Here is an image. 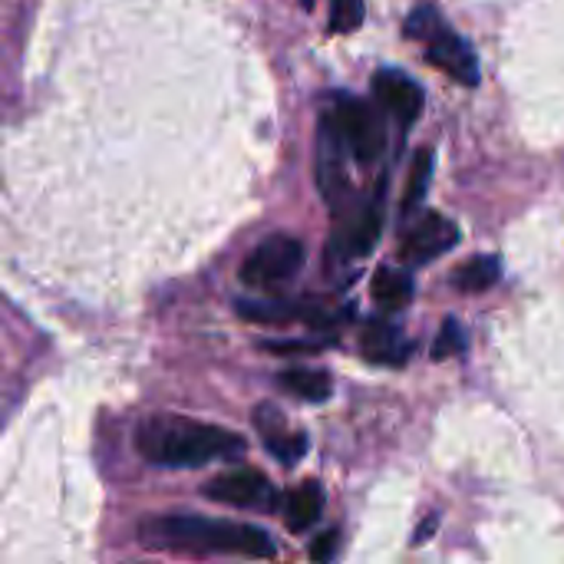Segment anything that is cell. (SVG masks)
Segmentation results:
<instances>
[{
    "label": "cell",
    "mask_w": 564,
    "mask_h": 564,
    "mask_svg": "<svg viewBox=\"0 0 564 564\" xmlns=\"http://www.w3.org/2000/svg\"><path fill=\"white\" fill-rule=\"evenodd\" d=\"M261 347L274 357H304V354L321 350L324 340H264Z\"/></svg>",
    "instance_id": "ffe728a7"
},
{
    "label": "cell",
    "mask_w": 564,
    "mask_h": 564,
    "mask_svg": "<svg viewBox=\"0 0 564 564\" xmlns=\"http://www.w3.org/2000/svg\"><path fill=\"white\" fill-rule=\"evenodd\" d=\"M135 446L149 463L169 466V469H198L208 463L238 459L248 449L245 436H238L225 426H212V423H198V420H185V416L145 420L139 426Z\"/></svg>",
    "instance_id": "7a4b0ae2"
},
{
    "label": "cell",
    "mask_w": 564,
    "mask_h": 564,
    "mask_svg": "<svg viewBox=\"0 0 564 564\" xmlns=\"http://www.w3.org/2000/svg\"><path fill=\"white\" fill-rule=\"evenodd\" d=\"M367 17L364 0H330V30L334 33H354Z\"/></svg>",
    "instance_id": "ac0fdd59"
},
{
    "label": "cell",
    "mask_w": 564,
    "mask_h": 564,
    "mask_svg": "<svg viewBox=\"0 0 564 564\" xmlns=\"http://www.w3.org/2000/svg\"><path fill=\"white\" fill-rule=\"evenodd\" d=\"M254 430L261 433V443L264 449L281 463V466H294L301 463V456L307 453V436L291 430L284 423V416L271 406V403H261L254 410Z\"/></svg>",
    "instance_id": "8fae6325"
},
{
    "label": "cell",
    "mask_w": 564,
    "mask_h": 564,
    "mask_svg": "<svg viewBox=\"0 0 564 564\" xmlns=\"http://www.w3.org/2000/svg\"><path fill=\"white\" fill-rule=\"evenodd\" d=\"M205 496L212 502H221V506H231V509H274V502H278L274 486L258 469L221 473L205 486Z\"/></svg>",
    "instance_id": "52a82bcc"
},
{
    "label": "cell",
    "mask_w": 564,
    "mask_h": 564,
    "mask_svg": "<svg viewBox=\"0 0 564 564\" xmlns=\"http://www.w3.org/2000/svg\"><path fill=\"white\" fill-rule=\"evenodd\" d=\"M304 268V245L291 235H271L264 238L241 264V281L248 288L274 291L288 281H294Z\"/></svg>",
    "instance_id": "5b68a950"
},
{
    "label": "cell",
    "mask_w": 564,
    "mask_h": 564,
    "mask_svg": "<svg viewBox=\"0 0 564 564\" xmlns=\"http://www.w3.org/2000/svg\"><path fill=\"white\" fill-rule=\"evenodd\" d=\"M430 175H433V152H420L413 159L410 182H406V192H403V215H413L423 205L426 188H430Z\"/></svg>",
    "instance_id": "e0dca14e"
},
{
    "label": "cell",
    "mask_w": 564,
    "mask_h": 564,
    "mask_svg": "<svg viewBox=\"0 0 564 564\" xmlns=\"http://www.w3.org/2000/svg\"><path fill=\"white\" fill-rule=\"evenodd\" d=\"M373 93L403 129H410L423 112V86L400 69H380L373 79Z\"/></svg>",
    "instance_id": "30bf717a"
},
{
    "label": "cell",
    "mask_w": 564,
    "mask_h": 564,
    "mask_svg": "<svg viewBox=\"0 0 564 564\" xmlns=\"http://www.w3.org/2000/svg\"><path fill=\"white\" fill-rule=\"evenodd\" d=\"M383 228V208L380 198H364L357 205H344L337 212V225H334V238H330V254L340 261H357L364 254H370V248L377 245Z\"/></svg>",
    "instance_id": "8992f818"
},
{
    "label": "cell",
    "mask_w": 564,
    "mask_h": 564,
    "mask_svg": "<svg viewBox=\"0 0 564 564\" xmlns=\"http://www.w3.org/2000/svg\"><path fill=\"white\" fill-rule=\"evenodd\" d=\"M360 350L377 367H400V364L410 360L413 344L406 340V334L400 327H393L387 321H370L360 330Z\"/></svg>",
    "instance_id": "7c38bea8"
},
{
    "label": "cell",
    "mask_w": 564,
    "mask_h": 564,
    "mask_svg": "<svg viewBox=\"0 0 564 564\" xmlns=\"http://www.w3.org/2000/svg\"><path fill=\"white\" fill-rule=\"evenodd\" d=\"M337 532L330 529V532H324V535H317L314 542H311V558L314 564H330L334 562V555H337Z\"/></svg>",
    "instance_id": "44dd1931"
},
{
    "label": "cell",
    "mask_w": 564,
    "mask_h": 564,
    "mask_svg": "<svg viewBox=\"0 0 564 564\" xmlns=\"http://www.w3.org/2000/svg\"><path fill=\"white\" fill-rule=\"evenodd\" d=\"M466 350V334L456 321H446L433 340V360H446V357H459Z\"/></svg>",
    "instance_id": "d6986e66"
},
{
    "label": "cell",
    "mask_w": 564,
    "mask_h": 564,
    "mask_svg": "<svg viewBox=\"0 0 564 564\" xmlns=\"http://www.w3.org/2000/svg\"><path fill=\"white\" fill-rule=\"evenodd\" d=\"M139 542L145 549L188 552V555H241V558H274V539L245 522L202 519V516H159L139 525Z\"/></svg>",
    "instance_id": "6da1fadb"
},
{
    "label": "cell",
    "mask_w": 564,
    "mask_h": 564,
    "mask_svg": "<svg viewBox=\"0 0 564 564\" xmlns=\"http://www.w3.org/2000/svg\"><path fill=\"white\" fill-rule=\"evenodd\" d=\"M347 155H350V149L344 145L337 129L327 119H321V132H317V185H321L324 198L334 208H344V198H347Z\"/></svg>",
    "instance_id": "9c48e42d"
},
{
    "label": "cell",
    "mask_w": 564,
    "mask_h": 564,
    "mask_svg": "<svg viewBox=\"0 0 564 564\" xmlns=\"http://www.w3.org/2000/svg\"><path fill=\"white\" fill-rule=\"evenodd\" d=\"M321 516H324V489H321V482L307 479L288 496L284 525H288V532H307L311 525H317Z\"/></svg>",
    "instance_id": "4fadbf2b"
},
{
    "label": "cell",
    "mask_w": 564,
    "mask_h": 564,
    "mask_svg": "<svg viewBox=\"0 0 564 564\" xmlns=\"http://www.w3.org/2000/svg\"><path fill=\"white\" fill-rule=\"evenodd\" d=\"M459 241V228L456 221L443 218L440 212H426L400 241V258L406 264H430L440 254H446L449 248H456Z\"/></svg>",
    "instance_id": "ba28073f"
},
{
    "label": "cell",
    "mask_w": 564,
    "mask_h": 564,
    "mask_svg": "<svg viewBox=\"0 0 564 564\" xmlns=\"http://www.w3.org/2000/svg\"><path fill=\"white\" fill-rule=\"evenodd\" d=\"M278 387H281L284 393L304 400V403H324V400H330V393H334V383H330V377H327L324 370H304V367L284 370V373L278 377Z\"/></svg>",
    "instance_id": "9a60e30c"
},
{
    "label": "cell",
    "mask_w": 564,
    "mask_h": 564,
    "mask_svg": "<svg viewBox=\"0 0 564 564\" xmlns=\"http://www.w3.org/2000/svg\"><path fill=\"white\" fill-rule=\"evenodd\" d=\"M499 278H502V264H499V258H496V254H479V258H469L466 264H459V268H456L453 284H456V291L482 294V291H489Z\"/></svg>",
    "instance_id": "2e32d148"
},
{
    "label": "cell",
    "mask_w": 564,
    "mask_h": 564,
    "mask_svg": "<svg viewBox=\"0 0 564 564\" xmlns=\"http://www.w3.org/2000/svg\"><path fill=\"white\" fill-rule=\"evenodd\" d=\"M301 3H304V7H311V3H314V0H301Z\"/></svg>",
    "instance_id": "603a6c76"
},
{
    "label": "cell",
    "mask_w": 564,
    "mask_h": 564,
    "mask_svg": "<svg viewBox=\"0 0 564 564\" xmlns=\"http://www.w3.org/2000/svg\"><path fill=\"white\" fill-rule=\"evenodd\" d=\"M406 36L423 43L426 63L443 69L446 76H453L463 86H476L479 83V56L469 46V40H463L443 17L436 7L423 3L406 17Z\"/></svg>",
    "instance_id": "3957f363"
},
{
    "label": "cell",
    "mask_w": 564,
    "mask_h": 564,
    "mask_svg": "<svg viewBox=\"0 0 564 564\" xmlns=\"http://www.w3.org/2000/svg\"><path fill=\"white\" fill-rule=\"evenodd\" d=\"M433 529H436V519H430L426 525H420V529H416V539H413V542H416V545H423V542H426V539L433 535Z\"/></svg>",
    "instance_id": "7402d4cb"
},
{
    "label": "cell",
    "mask_w": 564,
    "mask_h": 564,
    "mask_svg": "<svg viewBox=\"0 0 564 564\" xmlns=\"http://www.w3.org/2000/svg\"><path fill=\"white\" fill-rule=\"evenodd\" d=\"M324 119L337 129V135L344 139V145L360 165H373L383 155V142H387L383 122L364 99L337 96L334 106L324 112Z\"/></svg>",
    "instance_id": "277c9868"
},
{
    "label": "cell",
    "mask_w": 564,
    "mask_h": 564,
    "mask_svg": "<svg viewBox=\"0 0 564 564\" xmlns=\"http://www.w3.org/2000/svg\"><path fill=\"white\" fill-rule=\"evenodd\" d=\"M370 294L383 311H403L413 301V278L400 268H377L373 281H370Z\"/></svg>",
    "instance_id": "5bb4252c"
}]
</instances>
